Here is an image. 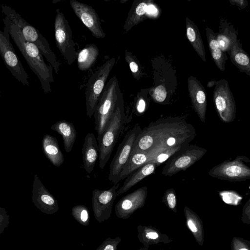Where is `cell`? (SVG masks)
<instances>
[{
  "mask_svg": "<svg viewBox=\"0 0 250 250\" xmlns=\"http://www.w3.org/2000/svg\"><path fill=\"white\" fill-rule=\"evenodd\" d=\"M138 237L144 247L148 248L151 245L160 243H169L172 240L165 234L152 227L139 226L138 227Z\"/></svg>",
  "mask_w": 250,
  "mask_h": 250,
  "instance_id": "22",
  "label": "cell"
},
{
  "mask_svg": "<svg viewBox=\"0 0 250 250\" xmlns=\"http://www.w3.org/2000/svg\"><path fill=\"white\" fill-rule=\"evenodd\" d=\"M115 61L114 58L106 61L88 80L85 91V104L86 114L89 118L94 114L99 99Z\"/></svg>",
  "mask_w": 250,
  "mask_h": 250,
  "instance_id": "6",
  "label": "cell"
},
{
  "mask_svg": "<svg viewBox=\"0 0 250 250\" xmlns=\"http://www.w3.org/2000/svg\"><path fill=\"white\" fill-rule=\"evenodd\" d=\"M147 5L145 2H142L132 8L128 14L123 26L125 32H128L135 25L138 23L146 13Z\"/></svg>",
  "mask_w": 250,
  "mask_h": 250,
  "instance_id": "29",
  "label": "cell"
},
{
  "mask_svg": "<svg viewBox=\"0 0 250 250\" xmlns=\"http://www.w3.org/2000/svg\"><path fill=\"white\" fill-rule=\"evenodd\" d=\"M207 37L209 48L212 59L217 67L222 71H224L225 64L227 60V56L219 47L216 39V35L209 27H206Z\"/></svg>",
  "mask_w": 250,
  "mask_h": 250,
  "instance_id": "27",
  "label": "cell"
},
{
  "mask_svg": "<svg viewBox=\"0 0 250 250\" xmlns=\"http://www.w3.org/2000/svg\"><path fill=\"white\" fill-rule=\"evenodd\" d=\"M196 130L184 119L170 118L152 122L142 129L131 153L148 152L157 146L187 147L195 137Z\"/></svg>",
  "mask_w": 250,
  "mask_h": 250,
  "instance_id": "1",
  "label": "cell"
},
{
  "mask_svg": "<svg viewBox=\"0 0 250 250\" xmlns=\"http://www.w3.org/2000/svg\"><path fill=\"white\" fill-rule=\"evenodd\" d=\"M50 128L62 135L64 149L67 153L70 152L77 137V131L73 124L66 120H61L52 125Z\"/></svg>",
  "mask_w": 250,
  "mask_h": 250,
  "instance_id": "23",
  "label": "cell"
},
{
  "mask_svg": "<svg viewBox=\"0 0 250 250\" xmlns=\"http://www.w3.org/2000/svg\"><path fill=\"white\" fill-rule=\"evenodd\" d=\"M42 143L45 156L54 166L60 167L64 162V158L57 139L47 134L43 136Z\"/></svg>",
  "mask_w": 250,
  "mask_h": 250,
  "instance_id": "21",
  "label": "cell"
},
{
  "mask_svg": "<svg viewBox=\"0 0 250 250\" xmlns=\"http://www.w3.org/2000/svg\"><path fill=\"white\" fill-rule=\"evenodd\" d=\"M3 21L30 68L38 77L44 92L46 94L50 92V83L54 82L52 67L45 62L43 56L37 46L26 41L20 29L7 17L4 16Z\"/></svg>",
  "mask_w": 250,
  "mask_h": 250,
  "instance_id": "2",
  "label": "cell"
},
{
  "mask_svg": "<svg viewBox=\"0 0 250 250\" xmlns=\"http://www.w3.org/2000/svg\"><path fill=\"white\" fill-rule=\"evenodd\" d=\"M99 49L94 44L87 45L78 54L77 63L79 69L84 71L90 68L99 55Z\"/></svg>",
  "mask_w": 250,
  "mask_h": 250,
  "instance_id": "28",
  "label": "cell"
},
{
  "mask_svg": "<svg viewBox=\"0 0 250 250\" xmlns=\"http://www.w3.org/2000/svg\"><path fill=\"white\" fill-rule=\"evenodd\" d=\"M9 224V215L4 208L0 207V237L1 234Z\"/></svg>",
  "mask_w": 250,
  "mask_h": 250,
  "instance_id": "39",
  "label": "cell"
},
{
  "mask_svg": "<svg viewBox=\"0 0 250 250\" xmlns=\"http://www.w3.org/2000/svg\"><path fill=\"white\" fill-rule=\"evenodd\" d=\"M187 36L192 46L202 60L206 62V53L203 42L195 24L186 18Z\"/></svg>",
  "mask_w": 250,
  "mask_h": 250,
  "instance_id": "26",
  "label": "cell"
},
{
  "mask_svg": "<svg viewBox=\"0 0 250 250\" xmlns=\"http://www.w3.org/2000/svg\"><path fill=\"white\" fill-rule=\"evenodd\" d=\"M2 13L20 30L24 39L35 44L57 74L61 63L51 49L46 38L35 27L30 24L11 7L1 5Z\"/></svg>",
  "mask_w": 250,
  "mask_h": 250,
  "instance_id": "3",
  "label": "cell"
},
{
  "mask_svg": "<svg viewBox=\"0 0 250 250\" xmlns=\"http://www.w3.org/2000/svg\"><path fill=\"white\" fill-rule=\"evenodd\" d=\"M147 194V187L144 186L124 196L115 206L117 216L122 218H128L144 206Z\"/></svg>",
  "mask_w": 250,
  "mask_h": 250,
  "instance_id": "16",
  "label": "cell"
},
{
  "mask_svg": "<svg viewBox=\"0 0 250 250\" xmlns=\"http://www.w3.org/2000/svg\"><path fill=\"white\" fill-rule=\"evenodd\" d=\"M157 166L154 163L149 162L138 168L128 175L123 185L119 188L118 194H122L146 177L153 173Z\"/></svg>",
  "mask_w": 250,
  "mask_h": 250,
  "instance_id": "20",
  "label": "cell"
},
{
  "mask_svg": "<svg viewBox=\"0 0 250 250\" xmlns=\"http://www.w3.org/2000/svg\"><path fill=\"white\" fill-rule=\"evenodd\" d=\"M187 227L193 234L196 242L200 246L204 244V228L202 222L199 216L188 207L184 209Z\"/></svg>",
  "mask_w": 250,
  "mask_h": 250,
  "instance_id": "24",
  "label": "cell"
},
{
  "mask_svg": "<svg viewBox=\"0 0 250 250\" xmlns=\"http://www.w3.org/2000/svg\"><path fill=\"white\" fill-rule=\"evenodd\" d=\"M186 148L183 146H175L167 148L158 154L151 162L155 163L156 166L158 167L171 156L182 151Z\"/></svg>",
  "mask_w": 250,
  "mask_h": 250,
  "instance_id": "31",
  "label": "cell"
},
{
  "mask_svg": "<svg viewBox=\"0 0 250 250\" xmlns=\"http://www.w3.org/2000/svg\"><path fill=\"white\" fill-rule=\"evenodd\" d=\"M54 27L57 46L67 63L71 65L77 58L78 53L68 21L59 9L56 10Z\"/></svg>",
  "mask_w": 250,
  "mask_h": 250,
  "instance_id": "8",
  "label": "cell"
},
{
  "mask_svg": "<svg viewBox=\"0 0 250 250\" xmlns=\"http://www.w3.org/2000/svg\"><path fill=\"white\" fill-rule=\"evenodd\" d=\"M167 95V93L165 87L161 85L155 88L152 97L155 102L162 103L166 99Z\"/></svg>",
  "mask_w": 250,
  "mask_h": 250,
  "instance_id": "38",
  "label": "cell"
},
{
  "mask_svg": "<svg viewBox=\"0 0 250 250\" xmlns=\"http://www.w3.org/2000/svg\"><path fill=\"white\" fill-rule=\"evenodd\" d=\"M99 152L97 138L92 132L85 136L82 147L83 166L85 171L90 174L93 170Z\"/></svg>",
  "mask_w": 250,
  "mask_h": 250,
  "instance_id": "19",
  "label": "cell"
},
{
  "mask_svg": "<svg viewBox=\"0 0 250 250\" xmlns=\"http://www.w3.org/2000/svg\"><path fill=\"white\" fill-rule=\"evenodd\" d=\"M207 150L195 145H189L182 151L169 158L162 169V174L172 176L182 171H185L200 160Z\"/></svg>",
  "mask_w": 250,
  "mask_h": 250,
  "instance_id": "11",
  "label": "cell"
},
{
  "mask_svg": "<svg viewBox=\"0 0 250 250\" xmlns=\"http://www.w3.org/2000/svg\"><path fill=\"white\" fill-rule=\"evenodd\" d=\"M125 120L123 94L121 91L109 122L98 141L99 166L101 169L104 167L111 155L114 147L124 128Z\"/></svg>",
  "mask_w": 250,
  "mask_h": 250,
  "instance_id": "4",
  "label": "cell"
},
{
  "mask_svg": "<svg viewBox=\"0 0 250 250\" xmlns=\"http://www.w3.org/2000/svg\"><path fill=\"white\" fill-rule=\"evenodd\" d=\"M213 101L218 116L222 122L230 123L236 117V104L228 82L221 80L216 83L213 91Z\"/></svg>",
  "mask_w": 250,
  "mask_h": 250,
  "instance_id": "12",
  "label": "cell"
},
{
  "mask_svg": "<svg viewBox=\"0 0 250 250\" xmlns=\"http://www.w3.org/2000/svg\"><path fill=\"white\" fill-rule=\"evenodd\" d=\"M188 87L192 106L201 121L204 123L207 108L206 93L201 83L193 76L188 79Z\"/></svg>",
  "mask_w": 250,
  "mask_h": 250,
  "instance_id": "18",
  "label": "cell"
},
{
  "mask_svg": "<svg viewBox=\"0 0 250 250\" xmlns=\"http://www.w3.org/2000/svg\"><path fill=\"white\" fill-rule=\"evenodd\" d=\"M146 109V103L145 100L142 98H140L137 101L135 105L136 113L137 116L143 113Z\"/></svg>",
  "mask_w": 250,
  "mask_h": 250,
  "instance_id": "41",
  "label": "cell"
},
{
  "mask_svg": "<svg viewBox=\"0 0 250 250\" xmlns=\"http://www.w3.org/2000/svg\"><path fill=\"white\" fill-rule=\"evenodd\" d=\"M139 250H148V248L144 247V248H141Z\"/></svg>",
  "mask_w": 250,
  "mask_h": 250,
  "instance_id": "43",
  "label": "cell"
},
{
  "mask_svg": "<svg viewBox=\"0 0 250 250\" xmlns=\"http://www.w3.org/2000/svg\"><path fill=\"white\" fill-rule=\"evenodd\" d=\"M231 250H250V241L234 237L231 242Z\"/></svg>",
  "mask_w": 250,
  "mask_h": 250,
  "instance_id": "36",
  "label": "cell"
},
{
  "mask_svg": "<svg viewBox=\"0 0 250 250\" xmlns=\"http://www.w3.org/2000/svg\"><path fill=\"white\" fill-rule=\"evenodd\" d=\"M222 200L227 204L237 205L239 204L242 197L235 192L224 191L220 192Z\"/></svg>",
  "mask_w": 250,
  "mask_h": 250,
  "instance_id": "35",
  "label": "cell"
},
{
  "mask_svg": "<svg viewBox=\"0 0 250 250\" xmlns=\"http://www.w3.org/2000/svg\"><path fill=\"white\" fill-rule=\"evenodd\" d=\"M216 39L221 50L224 52L228 51L231 45L236 40L234 33L225 31L216 36Z\"/></svg>",
  "mask_w": 250,
  "mask_h": 250,
  "instance_id": "30",
  "label": "cell"
},
{
  "mask_svg": "<svg viewBox=\"0 0 250 250\" xmlns=\"http://www.w3.org/2000/svg\"><path fill=\"white\" fill-rule=\"evenodd\" d=\"M157 12V9L153 5H147L146 12L150 14H153Z\"/></svg>",
  "mask_w": 250,
  "mask_h": 250,
  "instance_id": "42",
  "label": "cell"
},
{
  "mask_svg": "<svg viewBox=\"0 0 250 250\" xmlns=\"http://www.w3.org/2000/svg\"><path fill=\"white\" fill-rule=\"evenodd\" d=\"M168 148L164 145L157 146L148 152L131 153L121 172L119 181L125 178L132 172L145 165L151 162L158 154Z\"/></svg>",
  "mask_w": 250,
  "mask_h": 250,
  "instance_id": "17",
  "label": "cell"
},
{
  "mask_svg": "<svg viewBox=\"0 0 250 250\" xmlns=\"http://www.w3.org/2000/svg\"><path fill=\"white\" fill-rule=\"evenodd\" d=\"M121 91L116 76L110 78L104 86L93 115L97 141L100 139L109 122Z\"/></svg>",
  "mask_w": 250,
  "mask_h": 250,
  "instance_id": "5",
  "label": "cell"
},
{
  "mask_svg": "<svg viewBox=\"0 0 250 250\" xmlns=\"http://www.w3.org/2000/svg\"><path fill=\"white\" fill-rule=\"evenodd\" d=\"M241 220L244 223L250 224V200L245 204L243 209Z\"/></svg>",
  "mask_w": 250,
  "mask_h": 250,
  "instance_id": "40",
  "label": "cell"
},
{
  "mask_svg": "<svg viewBox=\"0 0 250 250\" xmlns=\"http://www.w3.org/2000/svg\"><path fill=\"white\" fill-rule=\"evenodd\" d=\"M87 208L83 205H77L72 209V213L76 219L79 220L81 223L84 225L88 219L89 214Z\"/></svg>",
  "mask_w": 250,
  "mask_h": 250,
  "instance_id": "34",
  "label": "cell"
},
{
  "mask_svg": "<svg viewBox=\"0 0 250 250\" xmlns=\"http://www.w3.org/2000/svg\"><path fill=\"white\" fill-rule=\"evenodd\" d=\"M121 239L119 237L106 239L96 250H116Z\"/></svg>",
  "mask_w": 250,
  "mask_h": 250,
  "instance_id": "37",
  "label": "cell"
},
{
  "mask_svg": "<svg viewBox=\"0 0 250 250\" xmlns=\"http://www.w3.org/2000/svg\"><path fill=\"white\" fill-rule=\"evenodd\" d=\"M0 55L12 75L22 84L29 86L28 75L10 42V34L4 26L0 30Z\"/></svg>",
  "mask_w": 250,
  "mask_h": 250,
  "instance_id": "10",
  "label": "cell"
},
{
  "mask_svg": "<svg viewBox=\"0 0 250 250\" xmlns=\"http://www.w3.org/2000/svg\"><path fill=\"white\" fill-rule=\"evenodd\" d=\"M70 4L76 15L94 37L97 38H104L105 37L98 15L92 7L76 0H71Z\"/></svg>",
  "mask_w": 250,
  "mask_h": 250,
  "instance_id": "14",
  "label": "cell"
},
{
  "mask_svg": "<svg viewBox=\"0 0 250 250\" xmlns=\"http://www.w3.org/2000/svg\"><path fill=\"white\" fill-rule=\"evenodd\" d=\"M250 160L237 156L233 160H226L214 166L208 171L212 177L231 182H242L250 178V167L245 164Z\"/></svg>",
  "mask_w": 250,
  "mask_h": 250,
  "instance_id": "7",
  "label": "cell"
},
{
  "mask_svg": "<svg viewBox=\"0 0 250 250\" xmlns=\"http://www.w3.org/2000/svg\"><path fill=\"white\" fill-rule=\"evenodd\" d=\"M239 41L236 40L231 45L228 52L232 62L241 72L250 75V61L248 54L239 46Z\"/></svg>",
  "mask_w": 250,
  "mask_h": 250,
  "instance_id": "25",
  "label": "cell"
},
{
  "mask_svg": "<svg viewBox=\"0 0 250 250\" xmlns=\"http://www.w3.org/2000/svg\"><path fill=\"white\" fill-rule=\"evenodd\" d=\"M0 97H1V92H0Z\"/></svg>",
  "mask_w": 250,
  "mask_h": 250,
  "instance_id": "44",
  "label": "cell"
},
{
  "mask_svg": "<svg viewBox=\"0 0 250 250\" xmlns=\"http://www.w3.org/2000/svg\"><path fill=\"white\" fill-rule=\"evenodd\" d=\"M120 183L109 189H95L92 192V206L95 218L101 223L110 216L114 202L118 194Z\"/></svg>",
  "mask_w": 250,
  "mask_h": 250,
  "instance_id": "13",
  "label": "cell"
},
{
  "mask_svg": "<svg viewBox=\"0 0 250 250\" xmlns=\"http://www.w3.org/2000/svg\"><path fill=\"white\" fill-rule=\"evenodd\" d=\"M32 193V202L42 212L52 214L57 211V200L46 188L36 174L34 175Z\"/></svg>",
  "mask_w": 250,
  "mask_h": 250,
  "instance_id": "15",
  "label": "cell"
},
{
  "mask_svg": "<svg viewBox=\"0 0 250 250\" xmlns=\"http://www.w3.org/2000/svg\"><path fill=\"white\" fill-rule=\"evenodd\" d=\"M162 201L171 210L177 212V198L173 188H169L165 191Z\"/></svg>",
  "mask_w": 250,
  "mask_h": 250,
  "instance_id": "33",
  "label": "cell"
},
{
  "mask_svg": "<svg viewBox=\"0 0 250 250\" xmlns=\"http://www.w3.org/2000/svg\"><path fill=\"white\" fill-rule=\"evenodd\" d=\"M125 60L128 64L133 77L137 80L140 79L142 75V73L136 58L131 52L126 50Z\"/></svg>",
  "mask_w": 250,
  "mask_h": 250,
  "instance_id": "32",
  "label": "cell"
},
{
  "mask_svg": "<svg viewBox=\"0 0 250 250\" xmlns=\"http://www.w3.org/2000/svg\"><path fill=\"white\" fill-rule=\"evenodd\" d=\"M142 130L139 124H136L127 132L119 145L109 166L108 179L113 185L119 183V178L122 170L131 154L135 140Z\"/></svg>",
  "mask_w": 250,
  "mask_h": 250,
  "instance_id": "9",
  "label": "cell"
}]
</instances>
